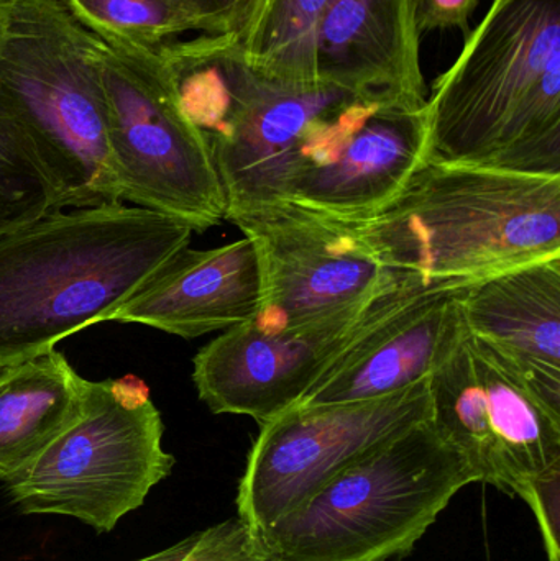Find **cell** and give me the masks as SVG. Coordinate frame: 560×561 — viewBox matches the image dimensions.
Returning a JSON list of instances; mask_svg holds the SVG:
<instances>
[{
    "instance_id": "1",
    "label": "cell",
    "mask_w": 560,
    "mask_h": 561,
    "mask_svg": "<svg viewBox=\"0 0 560 561\" xmlns=\"http://www.w3.org/2000/svg\"><path fill=\"white\" fill-rule=\"evenodd\" d=\"M193 233L163 214L114 203L53 210L0 237V368L111 320Z\"/></svg>"
},
{
    "instance_id": "2",
    "label": "cell",
    "mask_w": 560,
    "mask_h": 561,
    "mask_svg": "<svg viewBox=\"0 0 560 561\" xmlns=\"http://www.w3.org/2000/svg\"><path fill=\"white\" fill-rule=\"evenodd\" d=\"M427 112L430 160L560 176V0H493Z\"/></svg>"
},
{
    "instance_id": "3",
    "label": "cell",
    "mask_w": 560,
    "mask_h": 561,
    "mask_svg": "<svg viewBox=\"0 0 560 561\" xmlns=\"http://www.w3.org/2000/svg\"><path fill=\"white\" fill-rule=\"evenodd\" d=\"M348 224L388 272L476 284L560 256V176L427 160L380 213Z\"/></svg>"
},
{
    "instance_id": "4",
    "label": "cell",
    "mask_w": 560,
    "mask_h": 561,
    "mask_svg": "<svg viewBox=\"0 0 560 561\" xmlns=\"http://www.w3.org/2000/svg\"><path fill=\"white\" fill-rule=\"evenodd\" d=\"M104 46L61 0H9L0 108L28 141L55 210L121 203L107 140Z\"/></svg>"
},
{
    "instance_id": "5",
    "label": "cell",
    "mask_w": 560,
    "mask_h": 561,
    "mask_svg": "<svg viewBox=\"0 0 560 561\" xmlns=\"http://www.w3.org/2000/svg\"><path fill=\"white\" fill-rule=\"evenodd\" d=\"M472 483L467 458L421 422L348 465L262 539L282 561L398 559Z\"/></svg>"
},
{
    "instance_id": "6",
    "label": "cell",
    "mask_w": 560,
    "mask_h": 561,
    "mask_svg": "<svg viewBox=\"0 0 560 561\" xmlns=\"http://www.w3.org/2000/svg\"><path fill=\"white\" fill-rule=\"evenodd\" d=\"M164 425L140 379L88 381L78 421L5 483L26 516H65L112 533L170 477Z\"/></svg>"
},
{
    "instance_id": "7",
    "label": "cell",
    "mask_w": 560,
    "mask_h": 561,
    "mask_svg": "<svg viewBox=\"0 0 560 561\" xmlns=\"http://www.w3.org/2000/svg\"><path fill=\"white\" fill-rule=\"evenodd\" d=\"M381 104L387 102L328 82L278 84L252 69L206 138L226 194V219L286 203L306 178L339 160Z\"/></svg>"
},
{
    "instance_id": "8",
    "label": "cell",
    "mask_w": 560,
    "mask_h": 561,
    "mask_svg": "<svg viewBox=\"0 0 560 561\" xmlns=\"http://www.w3.org/2000/svg\"><path fill=\"white\" fill-rule=\"evenodd\" d=\"M107 140L121 203L206 232L226 219V194L206 138L181 111L155 49L104 46Z\"/></svg>"
},
{
    "instance_id": "9",
    "label": "cell",
    "mask_w": 560,
    "mask_h": 561,
    "mask_svg": "<svg viewBox=\"0 0 560 561\" xmlns=\"http://www.w3.org/2000/svg\"><path fill=\"white\" fill-rule=\"evenodd\" d=\"M430 419V378L372 401L286 409L253 442L237 517L262 537L348 465Z\"/></svg>"
},
{
    "instance_id": "10",
    "label": "cell",
    "mask_w": 560,
    "mask_h": 561,
    "mask_svg": "<svg viewBox=\"0 0 560 561\" xmlns=\"http://www.w3.org/2000/svg\"><path fill=\"white\" fill-rule=\"evenodd\" d=\"M431 424L479 483L519 496L560 467V415L546 408L485 343L470 335L431 375Z\"/></svg>"
},
{
    "instance_id": "11",
    "label": "cell",
    "mask_w": 560,
    "mask_h": 561,
    "mask_svg": "<svg viewBox=\"0 0 560 561\" xmlns=\"http://www.w3.org/2000/svg\"><path fill=\"white\" fill-rule=\"evenodd\" d=\"M230 222L259 255L262 302L250 323L262 332L344 312L401 275L378 265L351 224L296 204L256 207Z\"/></svg>"
},
{
    "instance_id": "12",
    "label": "cell",
    "mask_w": 560,
    "mask_h": 561,
    "mask_svg": "<svg viewBox=\"0 0 560 561\" xmlns=\"http://www.w3.org/2000/svg\"><path fill=\"white\" fill-rule=\"evenodd\" d=\"M431 283L403 275L357 306L309 325L262 332L250 322L230 327L194 356L193 381L214 414L272 421L318 381L339 353L398 299Z\"/></svg>"
},
{
    "instance_id": "13",
    "label": "cell",
    "mask_w": 560,
    "mask_h": 561,
    "mask_svg": "<svg viewBox=\"0 0 560 561\" xmlns=\"http://www.w3.org/2000/svg\"><path fill=\"white\" fill-rule=\"evenodd\" d=\"M469 286L426 283L404 294L362 329L295 405L372 401L431 378L467 333L462 296Z\"/></svg>"
},
{
    "instance_id": "14",
    "label": "cell",
    "mask_w": 560,
    "mask_h": 561,
    "mask_svg": "<svg viewBox=\"0 0 560 561\" xmlns=\"http://www.w3.org/2000/svg\"><path fill=\"white\" fill-rule=\"evenodd\" d=\"M421 39L414 0H329L316 78L372 101L426 104Z\"/></svg>"
},
{
    "instance_id": "15",
    "label": "cell",
    "mask_w": 560,
    "mask_h": 561,
    "mask_svg": "<svg viewBox=\"0 0 560 561\" xmlns=\"http://www.w3.org/2000/svg\"><path fill=\"white\" fill-rule=\"evenodd\" d=\"M462 317L467 332L560 415V256L467 287Z\"/></svg>"
},
{
    "instance_id": "16",
    "label": "cell",
    "mask_w": 560,
    "mask_h": 561,
    "mask_svg": "<svg viewBox=\"0 0 560 561\" xmlns=\"http://www.w3.org/2000/svg\"><path fill=\"white\" fill-rule=\"evenodd\" d=\"M262 302V270L247 237L210 250H181L112 322L141 323L197 339L250 322Z\"/></svg>"
},
{
    "instance_id": "17",
    "label": "cell",
    "mask_w": 560,
    "mask_h": 561,
    "mask_svg": "<svg viewBox=\"0 0 560 561\" xmlns=\"http://www.w3.org/2000/svg\"><path fill=\"white\" fill-rule=\"evenodd\" d=\"M430 160V112L423 105L381 104L344 153L306 178L286 204L345 222L370 219Z\"/></svg>"
},
{
    "instance_id": "18",
    "label": "cell",
    "mask_w": 560,
    "mask_h": 561,
    "mask_svg": "<svg viewBox=\"0 0 560 561\" xmlns=\"http://www.w3.org/2000/svg\"><path fill=\"white\" fill-rule=\"evenodd\" d=\"M88 379L52 350L0 368V481L30 467L82 411Z\"/></svg>"
},
{
    "instance_id": "19",
    "label": "cell",
    "mask_w": 560,
    "mask_h": 561,
    "mask_svg": "<svg viewBox=\"0 0 560 561\" xmlns=\"http://www.w3.org/2000/svg\"><path fill=\"white\" fill-rule=\"evenodd\" d=\"M329 0H262L239 39L243 58L268 81L316 84V36Z\"/></svg>"
},
{
    "instance_id": "20",
    "label": "cell",
    "mask_w": 560,
    "mask_h": 561,
    "mask_svg": "<svg viewBox=\"0 0 560 561\" xmlns=\"http://www.w3.org/2000/svg\"><path fill=\"white\" fill-rule=\"evenodd\" d=\"M82 26L105 45L155 49L203 23L183 0H61Z\"/></svg>"
},
{
    "instance_id": "21",
    "label": "cell",
    "mask_w": 560,
    "mask_h": 561,
    "mask_svg": "<svg viewBox=\"0 0 560 561\" xmlns=\"http://www.w3.org/2000/svg\"><path fill=\"white\" fill-rule=\"evenodd\" d=\"M53 210L52 187L28 141L0 108V237Z\"/></svg>"
},
{
    "instance_id": "22",
    "label": "cell",
    "mask_w": 560,
    "mask_h": 561,
    "mask_svg": "<svg viewBox=\"0 0 560 561\" xmlns=\"http://www.w3.org/2000/svg\"><path fill=\"white\" fill-rule=\"evenodd\" d=\"M180 561H282L242 520L229 519L197 533L196 542Z\"/></svg>"
},
{
    "instance_id": "23",
    "label": "cell",
    "mask_w": 560,
    "mask_h": 561,
    "mask_svg": "<svg viewBox=\"0 0 560 561\" xmlns=\"http://www.w3.org/2000/svg\"><path fill=\"white\" fill-rule=\"evenodd\" d=\"M518 497L535 513L549 561H560V467L529 481Z\"/></svg>"
},
{
    "instance_id": "24",
    "label": "cell",
    "mask_w": 560,
    "mask_h": 561,
    "mask_svg": "<svg viewBox=\"0 0 560 561\" xmlns=\"http://www.w3.org/2000/svg\"><path fill=\"white\" fill-rule=\"evenodd\" d=\"M203 23V35L240 39L262 0H183Z\"/></svg>"
},
{
    "instance_id": "25",
    "label": "cell",
    "mask_w": 560,
    "mask_h": 561,
    "mask_svg": "<svg viewBox=\"0 0 560 561\" xmlns=\"http://www.w3.org/2000/svg\"><path fill=\"white\" fill-rule=\"evenodd\" d=\"M479 7V0H414L418 28L421 35L444 30H459L464 36L470 33V20Z\"/></svg>"
},
{
    "instance_id": "26",
    "label": "cell",
    "mask_w": 560,
    "mask_h": 561,
    "mask_svg": "<svg viewBox=\"0 0 560 561\" xmlns=\"http://www.w3.org/2000/svg\"><path fill=\"white\" fill-rule=\"evenodd\" d=\"M197 533L193 534V536L186 537V539L180 540V542L174 543V546L168 547V549L160 550V552L151 553V556L144 557V559H138L134 561H180L190 552L191 547L196 542Z\"/></svg>"
},
{
    "instance_id": "27",
    "label": "cell",
    "mask_w": 560,
    "mask_h": 561,
    "mask_svg": "<svg viewBox=\"0 0 560 561\" xmlns=\"http://www.w3.org/2000/svg\"><path fill=\"white\" fill-rule=\"evenodd\" d=\"M7 5H9V0H0V32H2L3 22H5Z\"/></svg>"
}]
</instances>
